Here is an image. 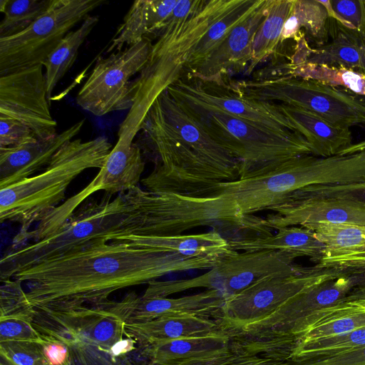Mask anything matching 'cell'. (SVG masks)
<instances>
[{
	"mask_svg": "<svg viewBox=\"0 0 365 365\" xmlns=\"http://www.w3.org/2000/svg\"><path fill=\"white\" fill-rule=\"evenodd\" d=\"M129 243L96 239L71 252L15 273L29 288L35 317L63 324L88 318L117 290L165 274L209 270L217 263L207 232L171 237L128 235Z\"/></svg>",
	"mask_w": 365,
	"mask_h": 365,
	"instance_id": "cell-1",
	"label": "cell"
},
{
	"mask_svg": "<svg viewBox=\"0 0 365 365\" xmlns=\"http://www.w3.org/2000/svg\"><path fill=\"white\" fill-rule=\"evenodd\" d=\"M238 0H204L189 16H170L157 34L147 64L132 81V106L120 123L118 141L133 143L158 97L186 73L190 58L209 27Z\"/></svg>",
	"mask_w": 365,
	"mask_h": 365,
	"instance_id": "cell-2",
	"label": "cell"
},
{
	"mask_svg": "<svg viewBox=\"0 0 365 365\" xmlns=\"http://www.w3.org/2000/svg\"><path fill=\"white\" fill-rule=\"evenodd\" d=\"M125 215L117 235L171 237L195 227L220 225L253 230V215L244 216L235 201L223 195L192 197L153 192L138 185L120 193Z\"/></svg>",
	"mask_w": 365,
	"mask_h": 365,
	"instance_id": "cell-3",
	"label": "cell"
},
{
	"mask_svg": "<svg viewBox=\"0 0 365 365\" xmlns=\"http://www.w3.org/2000/svg\"><path fill=\"white\" fill-rule=\"evenodd\" d=\"M112 150L106 136L66 143L38 175L0 188V221L20 225L16 240L47 217L65 198L71 182L89 168H101Z\"/></svg>",
	"mask_w": 365,
	"mask_h": 365,
	"instance_id": "cell-4",
	"label": "cell"
},
{
	"mask_svg": "<svg viewBox=\"0 0 365 365\" xmlns=\"http://www.w3.org/2000/svg\"><path fill=\"white\" fill-rule=\"evenodd\" d=\"M363 177L357 155L293 158L237 180L215 187L210 197L223 195L235 201L244 216L269 210L290 194L313 185L359 182Z\"/></svg>",
	"mask_w": 365,
	"mask_h": 365,
	"instance_id": "cell-5",
	"label": "cell"
},
{
	"mask_svg": "<svg viewBox=\"0 0 365 365\" xmlns=\"http://www.w3.org/2000/svg\"><path fill=\"white\" fill-rule=\"evenodd\" d=\"M365 285V272L332 270L287 299L268 317L227 334L242 351L282 361L292 354L298 340L292 333L307 316L333 305Z\"/></svg>",
	"mask_w": 365,
	"mask_h": 365,
	"instance_id": "cell-6",
	"label": "cell"
},
{
	"mask_svg": "<svg viewBox=\"0 0 365 365\" xmlns=\"http://www.w3.org/2000/svg\"><path fill=\"white\" fill-rule=\"evenodd\" d=\"M178 102L238 162L240 178L293 158L313 155L309 143L298 133L275 132L221 111L207 110Z\"/></svg>",
	"mask_w": 365,
	"mask_h": 365,
	"instance_id": "cell-7",
	"label": "cell"
},
{
	"mask_svg": "<svg viewBox=\"0 0 365 365\" xmlns=\"http://www.w3.org/2000/svg\"><path fill=\"white\" fill-rule=\"evenodd\" d=\"M111 196L106 193L100 200H86L51 235L18 247H11L1 258V282L96 239L105 237L108 240L118 230L125 215L121 194L113 199Z\"/></svg>",
	"mask_w": 365,
	"mask_h": 365,
	"instance_id": "cell-8",
	"label": "cell"
},
{
	"mask_svg": "<svg viewBox=\"0 0 365 365\" xmlns=\"http://www.w3.org/2000/svg\"><path fill=\"white\" fill-rule=\"evenodd\" d=\"M230 83L250 100L297 107L340 127L365 126V97L340 87L290 75Z\"/></svg>",
	"mask_w": 365,
	"mask_h": 365,
	"instance_id": "cell-9",
	"label": "cell"
},
{
	"mask_svg": "<svg viewBox=\"0 0 365 365\" xmlns=\"http://www.w3.org/2000/svg\"><path fill=\"white\" fill-rule=\"evenodd\" d=\"M296 258L281 250L235 251L198 277L152 281L145 294L150 298L167 297L190 289L206 288L219 290L227 298L265 278L299 272L303 267L294 264Z\"/></svg>",
	"mask_w": 365,
	"mask_h": 365,
	"instance_id": "cell-10",
	"label": "cell"
},
{
	"mask_svg": "<svg viewBox=\"0 0 365 365\" xmlns=\"http://www.w3.org/2000/svg\"><path fill=\"white\" fill-rule=\"evenodd\" d=\"M104 0H53L30 26L0 38V76L42 64L71 29Z\"/></svg>",
	"mask_w": 365,
	"mask_h": 365,
	"instance_id": "cell-11",
	"label": "cell"
},
{
	"mask_svg": "<svg viewBox=\"0 0 365 365\" xmlns=\"http://www.w3.org/2000/svg\"><path fill=\"white\" fill-rule=\"evenodd\" d=\"M153 44L149 38L106 58L98 57L88 78L76 96V103L96 116L129 109L132 81L148 63Z\"/></svg>",
	"mask_w": 365,
	"mask_h": 365,
	"instance_id": "cell-12",
	"label": "cell"
},
{
	"mask_svg": "<svg viewBox=\"0 0 365 365\" xmlns=\"http://www.w3.org/2000/svg\"><path fill=\"white\" fill-rule=\"evenodd\" d=\"M175 100L207 110H217L281 133L294 132L277 103L242 97L225 78L205 80L184 75L166 90Z\"/></svg>",
	"mask_w": 365,
	"mask_h": 365,
	"instance_id": "cell-13",
	"label": "cell"
},
{
	"mask_svg": "<svg viewBox=\"0 0 365 365\" xmlns=\"http://www.w3.org/2000/svg\"><path fill=\"white\" fill-rule=\"evenodd\" d=\"M334 269L304 267L294 274L262 279L238 294L226 298L221 318L222 331L230 334L273 313L290 297Z\"/></svg>",
	"mask_w": 365,
	"mask_h": 365,
	"instance_id": "cell-14",
	"label": "cell"
},
{
	"mask_svg": "<svg viewBox=\"0 0 365 365\" xmlns=\"http://www.w3.org/2000/svg\"><path fill=\"white\" fill-rule=\"evenodd\" d=\"M48 100L42 64L0 76V118L22 123L38 139L57 133Z\"/></svg>",
	"mask_w": 365,
	"mask_h": 365,
	"instance_id": "cell-15",
	"label": "cell"
},
{
	"mask_svg": "<svg viewBox=\"0 0 365 365\" xmlns=\"http://www.w3.org/2000/svg\"><path fill=\"white\" fill-rule=\"evenodd\" d=\"M226 301L217 289L178 298H144L134 292L111 307L113 313L125 324L140 323L160 317H197L218 321Z\"/></svg>",
	"mask_w": 365,
	"mask_h": 365,
	"instance_id": "cell-16",
	"label": "cell"
},
{
	"mask_svg": "<svg viewBox=\"0 0 365 365\" xmlns=\"http://www.w3.org/2000/svg\"><path fill=\"white\" fill-rule=\"evenodd\" d=\"M273 213L257 218V227L278 230L317 222L365 227V204L334 198H285L269 209Z\"/></svg>",
	"mask_w": 365,
	"mask_h": 365,
	"instance_id": "cell-17",
	"label": "cell"
},
{
	"mask_svg": "<svg viewBox=\"0 0 365 365\" xmlns=\"http://www.w3.org/2000/svg\"><path fill=\"white\" fill-rule=\"evenodd\" d=\"M267 7V0H264L199 65L185 75L216 80L225 78L229 73L247 69L251 61L254 37L266 16Z\"/></svg>",
	"mask_w": 365,
	"mask_h": 365,
	"instance_id": "cell-18",
	"label": "cell"
},
{
	"mask_svg": "<svg viewBox=\"0 0 365 365\" xmlns=\"http://www.w3.org/2000/svg\"><path fill=\"white\" fill-rule=\"evenodd\" d=\"M84 122L83 119L48 138L0 148V188L34 176L46 167L60 148L80 133Z\"/></svg>",
	"mask_w": 365,
	"mask_h": 365,
	"instance_id": "cell-19",
	"label": "cell"
},
{
	"mask_svg": "<svg viewBox=\"0 0 365 365\" xmlns=\"http://www.w3.org/2000/svg\"><path fill=\"white\" fill-rule=\"evenodd\" d=\"M324 245L319 269L365 272V227L317 222L304 226Z\"/></svg>",
	"mask_w": 365,
	"mask_h": 365,
	"instance_id": "cell-20",
	"label": "cell"
},
{
	"mask_svg": "<svg viewBox=\"0 0 365 365\" xmlns=\"http://www.w3.org/2000/svg\"><path fill=\"white\" fill-rule=\"evenodd\" d=\"M150 109L183 142L240 175L238 162L209 135L200 123L182 103L171 97L166 91L158 97Z\"/></svg>",
	"mask_w": 365,
	"mask_h": 365,
	"instance_id": "cell-21",
	"label": "cell"
},
{
	"mask_svg": "<svg viewBox=\"0 0 365 365\" xmlns=\"http://www.w3.org/2000/svg\"><path fill=\"white\" fill-rule=\"evenodd\" d=\"M331 19V18H330ZM334 20V19H333ZM333 39L317 48L307 45L303 35H297L296 52L292 64L314 63L341 66L365 74V41L356 30L334 20Z\"/></svg>",
	"mask_w": 365,
	"mask_h": 365,
	"instance_id": "cell-22",
	"label": "cell"
},
{
	"mask_svg": "<svg viewBox=\"0 0 365 365\" xmlns=\"http://www.w3.org/2000/svg\"><path fill=\"white\" fill-rule=\"evenodd\" d=\"M362 327H365V297L348 296L307 316L295 328L292 336L299 343L346 334Z\"/></svg>",
	"mask_w": 365,
	"mask_h": 365,
	"instance_id": "cell-23",
	"label": "cell"
},
{
	"mask_svg": "<svg viewBox=\"0 0 365 365\" xmlns=\"http://www.w3.org/2000/svg\"><path fill=\"white\" fill-rule=\"evenodd\" d=\"M279 110L292 123L294 132L303 136L312 147L313 155L331 157L339 155L352 144L350 128L335 125L307 110L277 103Z\"/></svg>",
	"mask_w": 365,
	"mask_h": 365,
	"instance_id": "cell-24",
	"label": "cell"
},
{
	"mask_svg": "<svg viewBox=\"0 0 365 365\" xmlns=\"http://www.w3.org/2000/svg\"><path fill=\"white\" fill-rule=\"evenodd\" d=\"M222 331L218 322L197 317H160L151 321L125 324L124 333L145 347L173 339L210 335Z\"/></svg>",
	"mask_w": 365,
	"mask_h": 365,
	"instance_id": "cell-25",
	"label": "cell"
},
{
	"mask_svg": "<svg viewBox=\"0 0 365 365\" xmlns=\"http://www.w3.org/2000/svg\"><path fill=\"white\" fill-rule=\"evenodd\" d=\"M178 0L135 1L118 29L108 52L121 51L164 28Z\"/></svg>",
	"mask_w": 365,
	"mask_h": 365,
	"instance_id": "cell-26",
	"label": "cell"
},
{
	"mask_svg": "<svg viewBox=\"0 0 365 365\" xmlns=\"http://www.w3.org/2000/svg\"><path fill=\"white\" fill-rule=\"evenodd\" d=\"M233 349L232 338L220 331L210 335L173 339L143 349L153 365H176L225 355Z\"/></svg>",
	"mask_w": 365,
	"mask_h": 365,
	"instance_id": "cell-27",
	"label": "cell"
},
{
	"mask_svg": "<svg viewBox=\"0 0 365 365\" xmlns=\"http://www.w3.org/2000/svg\"><path fill=\"white\" fill-rule=\"evenodd\" d=\"M274 235L248 236L227 239L234 251L256 252L260 250H281L297 257H307L317 264L322 257L324 245L314 232L302 226H289L279 228Z\"/></svg>",
	"mask_w": 365,
	"mask_h": 365,
	"instance_id": "cell-28",
	"label": "cell"
},
{
	"mask_svg": "<svg viewBox=\"0 0 365 365\" xmlns=\"http://www.w3.org/2000/svg\"><path fill=\"white\" fill-rule=\"evenodd\" d=\"M99 21L98 16L88 15L80 26L68 32L44 60L45 82L48 98L60 80L75 62L78 49Z\"/></svg>",
	"mask_w": 365,
	"mask_h": 365,
	"instance_id": "cell-29",
	"label": "cell"
},
{
	"mask_svg": "<svg viewBox=\"0 0 365 365\" xmlns=\"http://www.w3.org/2000/svg\"><path fill=\"white\" fill-rule=\"evenodd\" d=\"M294 1L267 0L266 16L254 37L247 73H252L256 66L277 51L282 43L283 28L292 12Z\"/></svg>",
	"mask_w": 365,
	"mask_h": 365,
	"instance_id": "cell-30",
	"label": "cell"
},
{
	"mask_svg": "<svg viewBox=\"0 0 365 365\" xmlns=\"http://www.w3.org/2000/svg\"><path fill=\"white\" fill-rule=\"evenodd\" d=\"M264 0H238L219 19L215 21L196 46L188 62L186 73L199 65L242 21L245 20Z\"/></svg>",
	"mask_w": 365,
	"mask_h": 365,
	"instance_id": "cell-31",
	"label": "cell"
},
{
	"mask_svg": "<svg viewBox=\"0 0 365 365\" xmlns=\"http://www.w3.org/2000/svg\"><path fill=\"white\" fill-rule=\"evenodd\" d=\"M329 21L327 11L319 1L294 0L283 28L282 42L295 38L304 29L310 38L323 43L329 30Z\"/></svg>",
	"mask_w": 365,
	"mask_h": 365,
	"instance_id": "cell-32",
	"label": "cell"
},
{
	"mask_svg": "<svg viewBox=\"0 0 365 365\" xmlns=\"http://www.w3.org/2000/svg\"><path fill=\"white\" fill-rule=\"evenodd\" d=\"M290 75L315 80L333 86L340 87L365 97V74L341 66L314 63H289L285 66Z\"/></svg>",
	"mask_w": 365,
	"mask_h": 365,
	"instance_id": "cell-33",
	"label": "cell"
},
{
	"mask_svg": "<svg viewBox=\"0 0 365 365\" xmlns=\"http://www.w3.org/2000/svg\"><path fill=\"white\" fill-rule=\"evenodd\" d=\"M113 302L103 308L94 317L81 322L73 329L72 336L75 341L76 334L80 332L77 339L81 336H86L87 340L95 345L110 351L116 344L123 340L125 323L111 312Z\"/></svg>",
	"mask_w": 365,
	"mask_h": 365,
	"instance_id": "cell-34",
	"label": "cell"
},
{
	"mask_svg": "<svg viewBox=\"0 0 365 365\" xmlns=\"http://www.w3.org/2000/svg\"><path fill=\"white\" fill-rule=\"evenodd\" d=\"M53 0H1L0 38L19 34L30 26L51 6Z\"/></svg>",
	"mask_w": 365,
	"mask_h": 365,
	"instance_id": "cell-35",
	"label": "cell"
},
{
	"mask_svg": "<svg viewBox=\"0 0 365 365\" xmlns=\"http://www.w3.org/2000/svg\"><path fill=\"white\" fill-rule=\"evenodd\" d=\"M0 322V343L31 342L43 346L50 343L34 327V314L29 310L1 316Z\"/></svg>",
	"mask_w": 365,
	"mask_h": 365,
	"instance_id": "cell-36",
	"label": "cell"
},
{
	"mask_svg": "<svg viewBox=\"0 0 365 365\" xmlns=\"http://www.w3.org/2000/svg\"><path fill=\"white\" fill-rule=\"evenodd\" d=\"M365 345V327L352 331L307 341H299L293 351L297 354H330Z\"/></svg>",
	"mask_w": 365,
	"mask_h": 365,
	"instance_id": "cell-37",
	"label": "cell"
},
{
	"mask_svg": "<svg viewBox=\"0 0 365 365\" xmlns=\"http://www.w3.org/2000/svg\"><path fill=\"white\" fill-rule=\"evenodd\" d=\"M285 198H334L365 204V181L309 186L294 192Z\"/></svg>",
	"mask_w": 365,
	"mask_h": 365,
	"instance_id": "cell-38",
	"label": "cell"
},
{
	"mask_svg": "<svg viewBox=\"0 0 365 365\" xmlns=\"http://www.w3.org/2000/svg\"><path fill=\"white\" fill-rule=\"evenodd\" d=\"M278 365H365V345L330 354L292 355Z\"/></svg>",
	"mask_w": 365,
	"mask_h": 365,
	"instance_id": "cell-39",
	"label": "cell"
},
{
	"mask_svg": "<svg viewBox=\"0 0 365 365\" xmlns=\"http://www.w3.org/2000/svg\"><path fill=\"white\" fill-rule=\"evenodd\" d=\"M0 344L1 359L12 365H37L45 359L41 344L19 341Z\"/></svg>",
	"mask_w": 365,
	"mask_h": 365,
	"instance_id": "cell-40",
	"label": "cell"
},
{
	"mask_svg": "<svg viewBox=\"0 0 365 365\" xmlns=\"http://www.w3.org/2000/svg\"><path fill=\"white\" fill-rule=\"evenodd\" d=\"M36 139L31 129L22 123L0 118V148L19 146Z\"/></svg>",
	"mask_w": 365,
	"mask_h": 365,
	"instance_id": "cell-41",
	"label": "cell"
},
{
	"mask_svg": "<svg viewBox=\"0 0 365 365\" xmlns=\"http://www.w3.org/2000/svg\"><path fill=\"white\" fill-rule=\"evenodd\" d=\"M330 4L339 24L350 29H359L363 19L361 1L331 0Z\"/></svg>",
	"mask_w": 365,
	"mask_h": 365,
	"instance_id": "cell-42",
	"label": "cell"
},
{
	"mask_svg": "<svg viewBox=\"0 0 365 365\" xmlns=\"http://www.w3.org/2000/svg\"><path fill=\"white\" fill-rule=\"evenodd\" d=\"M43 353L50 365H64L68 361V351L66 344L53 341L43 347Z\"/></svg>",
	"mask_w": 365,
	"mask_h": 365,
	"instance_id": "cell-43",
	"label": "cell"
},
{
	"mask_svg": "<svg viewBox=\"0 0 365 365\" xmlns=\"http://www.w3.org/2000/svg\"><path fill=\"white\" fill-rule=\"evenodd\" d=\"M246 354H247L236 351L233 348L232 351L225 355L207 359L191 360L176 365H231Z\"/></svg>",
	"mask_w": 365,
	"mask_h": 365,
	"instance_id": "cell-44",
	"label": "cell"
},
{
	"mask_svg": "<svg viewBox=\"0 0 365 365\" xmlns=\"http://www.w3.org/2000/svg\"><path fill=\"white\" fill-rule=\"evenodd\" d=\"M283 361L264 354H246L231 365H278Z\"/></svg>",
	"mask_w": 365,
	"mask_h": 365,
	"instance_id": "cell-45",
	"label": "cell"
},
{
	"mask_svg": "<svg viewBox=\"0 0 365 365\" xmlns=\"http://www.w3.org/2000/svg\"><path fill=\"white\" fill-rule=\"evenodd\" d=\"M365 150V140L354 144L342 150L339 155H349Z\"/></svg>",
	"mask_w": 365,
	"mask_h": 365,
	"instance_id": "cell-46",
	"label": "cell"
},
{
	"mask_svg": "<svg viewBox=\"0 0 365 365\" xmlns=\"http://www.w3.org/2000/svg\"><path fill=\"white\" fill-rule=\"evenodd\" d=\"M0 365H12L11 364L1 359V363ZM37 365H50L47 361L45 359L40 361ZM64 365H70L69 361H68Z\"/></svg>",
	"mask_w": 365,
	"mask_h": 365,
	"instance_id": "cell-47",
	"label": "cell"
},
{
	"mask_svg": "<svg viewBox=\"0 0 365 365\" xmlns=\"http://www.w3.org/2000/svg\"><path fill=\"white\" fill-rule=\"evenodd\" d=\"M115 237H116V236H115ZM115 237H114L113 240H115ZM222 237H223V236H222ZM224 238H225V237H224ZM115 241H116V240H115ZM226 242H227V240H226ZM227 250H228L227 254H228V253H229V252H230V250H229V247H228V245H227ZM227 254L226 255H227ZM226 255H225V256H226Z\"/></svg>",
	"mask_w": 365,
	"mask_h": 365,
	"instance_id": "cell-48",
	"label": "cell"
}]
</instances>
